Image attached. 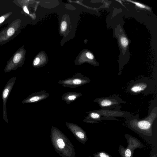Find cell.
I'll return each instance as SVG.
<instances>
[{"instance_id":"1","label":"cell","mask_w":157,"mask_h":157,"mask_svg":"<svg viewBox=\"0 0 157 157\" xmlns=\"http://www.w3.org/2000/svg\"><path fill=\"white\" fill-rule=\"evenodd\" d=\"M157 117V107H154L145 118L140 119L138 114L131 117L126 122L128 127L141 135L150 137L152 135V127Z\"/></svg>"},{"instance_id":"2","label":"cell","mask_w":157,"mask_h":157,"mask_svg":"<svg viewBox=\"0 0 157 157\" xmlns=\"http://www.w3.org/2000/svg\"><path fill=\"white\" fill-rule=\"evenodd\" d=\"M50 139L55 150L60 157H76L72 144L63 132L54 126L52 127Z\"/></svg>"},{"instance_id":"3","label":"cell","mask_w":157,"mask_h":157,"mask_svg":"<svg viewBox=\"0 0 157 157\" xmlns=\"http://www.w3.org/2000/svg\"><path fill=\"white\" fill-rule=\"evenodd\" d=\"M156 87V84L153 80L146 78L132 82L128 87L127 90L132 94L147 95L154 92Z\"/></svg>"},{"instance_id":"4","label":"cell","mask_w":157,"mask_h":157,"mask_svg":"<svg viewBox=\"0 0 157 157\" xmlns=\"http://www.w3.org/2000/svg\"><path fill=\"white\" fill-rule=\"evenodd\" d=\"M128 145L126 147L120 145L118 150L121 157H133L134 151L144 147L142 143L136 137L129 134L125 135Z\"/></svg>"},{"instance_id":"5","label":"cell","mask_w":157,"mask_h":157,"mask_svg":"<svg viewBox=\"0 0 157 157\" xmlns=\"http://www.w3.org/2000/svg\"><path fill=\"white\" fill-rule=\"evenodd\" d=\"M98 104L101 109H121L120 105L127 103L122 99L118 96L115 95L105 97L97 98L93 101Z\"/></svg>"},{"instance_id":"6","label":"cell","mask_w":157,"mask_h":157,"mask_svg":"<svg viewBox=\"0 0 157 157\" xmlns=\"http://www.w3.org/2000/svg\"><path fill=\"white\" fill-rule=\"evenodd\" d=\"M91 81V79L89 78L80 73H77L72 77L59 81L58 83L64 87L74 88L89 83Z\"/></svg>"},{"instance_id":"7","label":"cell","mask_w":157,"mask_h":157,"mask_svg":"<svg viewBox=\"0 0 157 157\" xmlns=\"http://www.w3.org/2000/svg\"><path fill=\"white\" fill-rule=\"evenodd\" d=\"M95 111L101 115V120H116V117L129 118L132 115L131 113L122 111L119 109L107 110L101 109Z\"/></svg>"},{"instance_id":"8","label":"cell","mask_w":157,"mask_h":157,"mask_svg":"<svg viewBox=\"0 0 157 157\" xmlns=\"http://www.w3.org/2000/svg\"><path fill=\"white\" fill-rule=\"evenodd\" d=\"M20 21H14L8 27L0 32V44L8 42L17 34L20 25Z\"/></svg>"},{"instance_id":"9","label":"cell","mask_w":157,"mask_h":157,"mask_svg":"<svg viewBox=\"0 0 157 157\" xmlns=\"http://www.w3.org/2000/svg\"><path fill=\"white\" fill-rule=\"evenodd\" d=\"M16 78L13 76L7 82L2 93V115L3 120L6 123H8L7 116L6 104L8 98L15 84Z\"/></svg>"},{"instance_id":"10","label":"cell","mask_w":157,"mask_h":157,"mask_svg":"<svg viewBox=\"0 0 157 157\" xmlns=\"http://www.w3.org/2000/svg\"><path fill=\"white\" fill-rule=\"evenodd\" d=\"M24 51L19 49L7 62L4 71L5 73L16 70L21 67L24 63Z\"/></svg>"},{"instance_id":"11","label":"cell","mask_w":157,"mask_h":157,"mask_svg":"<svg viewBox=\"0 0 157 157\" xmlns=\"http://www.w3.org/2000/svg\"><path fill=\"white\" fill-rule=\"evenodd\" d=\"M65 125L76 139L83 145H85V143L88 139L85 131L75 124L66 122Z\"/></svg>"},{"instance_id":"12","label":"cell","mask_w":157,"mask_h":157,"mask_svg":"<svg viewBox=\"0 0 157 157\" xmlns=\"http://www.w3.org/2000/svg\"><path fill=\"white\" fill-rule=\"evenodd\" d=\"M49 96L46 91L43 90L32 93L24 99L21 104L33 103L39 102L48 98Z\"/></svg>"},{"instance_id":"13","label":"cell","mask_w":157,"mask_h":157,"mask_svg":"<svg viewBox=\"0 0 157 157\" xmlns=\"http://www.w3.org/2000/svg\"><path fill=\"white\" fill-rule=\"evenodd\" d=\"M86 113L88 116L85 117L83 121L90 124H98L101 121V116L98 112L94 110L91 111Z\"/></svg>"},{"instance_id":"14","label":"cell","mask_w":157,"mask_h":157,"mask_svg":"<svg viewBox=\"0 0 157 157\" xmlns=\"http://www.w3.org/2000/svg\"><path fill=\"white\" fill-rule=\"evenodd\" d=\"M81 93L76 92H68L64 93L62 96L61 99L69 104L76 100L82 95Z\"/></svg>"},{"instance_id":"15","label":"cell","mask_w":157,"mask_h":157,"mask_svg":"<svg viewBox=\"0 0 157 157\" xmlns=\"http://www.w3.org/2000/svg\"><path fill=\"white\" fill-rule=\"evenodd\" d=\"M94 157H112L110 154L104 151L97 152L93 154Z\"/></svg>"},{"instance_id":"16","label":"cell","mask_w":157,"mask_h":157,"mask_svg":"<svg viewBox=\"0 0 157 157\" xmlns=\"http://www.w3.org/2000/svg\"><path fill=\"white\" fill-rule=\"evenodd\" d=\"M120 41L121 45L124 48H126L128 44V41L125 37H121L120 39Z\"/></svg>"},{"instance_id":"17","label":"cell","mask_w":157,"mask_h":157,"mask_svg":"<svg viewBox=\"0 0 157 157\" xmlns=\"http://www.w3.org/2000/svg\"><path fill=\"white\" fill-rule=\"evenodd\" d=\"M128 1L130 2L133 3L134 4L136 5V6L138 7H139L140 8H144V9H146L147 10H149L150 9V8H148V7L146 6H145L141 4L140 3L134 2L133 1Z\"/></svg>"},{"instance_id":"18","label":"cell","mask_w":157,"mask_h":157,"mask_svg":"<svg viewBox=\"0 0 157 157\" xmlns=\"http://www.w3.org/2000/svg\"><path fill=\"white\" fill-rule=\"evenodd\" d=\"M67 24L66 22L65 21H63L61 25L60 28L61 30L62 31H65L67 29Z\"/></svg>"},{"instance_id":"19","label":"cell","mask_w":157,"mask_h":157,"mask_svg":"<svg viewBox=\"0 0 157 157\" xmlns=\"http://www.w3.org/2000/svg\"><path fill=\"white\" fill-rule=\"evenodd\" d=\"M40 61V59L38 57L36 58L34 60L33 64L34 66H36L39 64Z\"/></svg>"},{"instance_id":"20","label":"cell","mask_w":157,"mask_h":157,"mask_svg":"<svg viewBox=\"0 0 157 157\" xmlns=\"http://www.w3.org/2000/svg\"><path fill=\"white\" fill-rule=\"evenodd\" d=\"M86 55L88 58L90 59H92L94 58L93 55L90 52H87Z\"/></svg>"},{"instance_id":"21","label":"cell","mask_w":157,"mask_h":157,"mask_svg":"<svg viewBox=\"0 0 157 157\" xmlns=\"http://www.w3.org/2000/svg\"><path fill=\"white\" fill-rule=\"evenodd\" d=\"M5 19V17L3 16H2L0 17V24L2 23Z\"/></svg>"},{"instance_id":"22","label":"cell","mask_w":157,"mask_h":157,"mask_svg":"<svg viewBox=\"0 0 157 157\" xmlns=\"http://www.w3.org/2000/svg\"><path fill=\"white\" fill-rule=\"evenodd\" d=\"M24 11L26 13H29V11H28V9L26 6H25L24 7Z\"/></svg>"},{"instance_id":"23","label":"cell","mask_w":157,"mask_h":157,"mask_svg":"<svg viewBox=\"0 0 157 157\" xmlns=\"http://www.w3.org/2000/svg\"><path fill=\"white\" fill-rule=\"evenodd\" d=\"M151 157H157L156 153L154 155H152Z\"/></svg>"},{"instance_id":"24","label":"cell","mask_w":157,"mask_h":157,"mask_svg":"<svg viewBox=\"0 0 157 157\" xmlns=\"http://www.w3.org/2000/svg\"><path fill=\"white\" fill-rule=\"evenodd\" d=\"M86 157H90L89 156H86Z\"/></svg>"},{"instance_id":"25","label":"cell","mask_w":157,"mask_h":157,"mask_svg":"<svg viewBox=\"0 0 157 157\" xmlns=\"http://www.w3.org/2000/svg\"></svg>"}]
</instances>
